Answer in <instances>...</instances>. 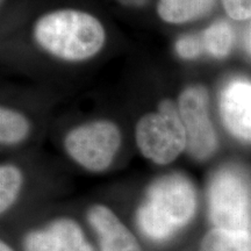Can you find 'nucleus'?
I'll list each match as a JSON object with an SVG mask.
<instances>
[{"label":"nucleus","mask_w":251,"mask_h":251,"mask_svg":"<svg viewBox=\"0 0 251 251\" xmlns=\"http://www.w3.org/2000/svg\"><path fill=\"white\" fill-rule=\"evenodd\" d=\"M196 207V192L190 181L179 175L166 176L149 188L147 201L137 212V225L151 240H168L191 221Z\"/></svg>","instance_id":"1"},{"label":"nucleus","mask_w":251,"mask_h":251,"mask_svg":"<svg viewBox=\"0 0 251 251\" xmlns=\"http://www.w3.org/2000/svg\"><path fill=\"white\" fill-rule=\"evenodd\" d=\"M35 39L50 54L69 61L96 55L105 42V30L92 15L79 11H58L41 18Z\"/></svg>","instance_id":"2"},{"label":"nucleus","mask_w":251,"mask_h":251,"mask_svg":"<svg viewBox=\"0 0 251 251\" xmlns=\"http://www.w3.org/2000/svg\"><path fill=\"white\" fill-rule=\"evenodd\" d=\"M136 142L141 152L157 164H168L186 148V131L174 103L165 100L158 113L137 122Z\"/></svg>","instance_id":"3"},{"label":"nucleus","mask_w":251,"mask_h":251,"mask_svg":"<svg viewBox=\"0 0 251 251\" xmlns=\"http://www.w3.org/2000/svg\"><path fill=\"white\" fill-rule=\"evenodd\" d=\"M209 216L215 228L249 230L251 199L249 187L237 171L224 169L211 181Z\"/></svg>","instance_id":"4"},{"label":"nucleus","mask_w":251,"mask_h":251,"mask_svg":"<svg viewBox=\"0 0 251 251\" xmlns=\"http://www.w3.org/2000/svg\"><path fill=\"white\" fill-rule=\"evenodd\" d=\"M121 143L119 128L109 121H96L69 133L65 148L69 155L91 171L108 168Z\"/></svg>","instance_id":"5"},{"label":"nucleus","mask_w":251,"mask_h":251,"mask_svg":"<svg viewBox=\"0 0 251 251\" xmlns=\"http://www.w3.org/2000/svg\"><path fill=\"white\" fill-rule=\"evenodd\" d=\"M179 115L186 131V148L198 159H206L218 147L208 113V94L203 86L187 87L179 98Z\"/></svg>","instance_id":"6"},{"label":"nucleus","mask_w":251,"mask_h":251,"mask_svg":"<svg viewBox=\"0 0 251 251\" xmlns=\"http://www.w3.org/2000/svg\"><path fill=\"white\" fill-rule=\"evenodd\" d=\"M220 113L233 136L251 143V80L234 78L220 94Z\"/></svg>","instance_id":"7"},{"label":"nucleus","mask_w":251,"mask_h":251,"mask_svg":"<svg viewBox=\"0 0 251 251\" xmlns=\"http://www.w3.org/2000/svg\"><path fill=\"white\" fill-rule=\"evenodd\" d=\"M25 247L27 251H92L79 227L70 220H59L30 234Z\"/></svg>","instance_id":"8"},{"label":"nucleus","mask_w":251,"mask_h":251,"mask_svg":"<svg viewBox=\"0 0 251 251\" xmlns=\"http://www.w3.org/2000/svg\"><path fill=\"white\" fill-rule=\"evenodd\" d=\"M89 221L98 234L101 251H141L130 231L106 207H93Z\"/></svg>","instance_id":"9"},{"label":"nucleus","mask_w":251,"mask_h":251,"mask_svg":"<svg viewBox=\"0 0 251 251\" xmlns=\"http://www.w3.org/2000/svg\"><path fill=\"white\" fill-rule=\"evenodd\" d=\"M215 0H159L158 14L170 24H184L208 13Z\"/></svg>","instance_id":"10"},{"label":"nucleus","mask_w":251,"mask_h":251,"mask_svg":"<svg viewBox=\"0 0 251 251\" xmlns=\"http://www.w3.org/2000/svg\"><path fill=\"white\" fill-rule=\"evenodd\" d=\"M201 251H251V235L249 230L214 228L203 238Z\"/></svg>","instance_id":"11"},{"label":"nucleus","mask_w":251,"mask_h":251,"mask_svg":"<svg viewBox=\"0 0 251 251\" xmlns=\"http://www.w3.org/2000/svg\"><path fill=\"white\" fill-rule=\"evenodd\" d=\"M203 48L215 58L229 55L234 46V30L227 21L220 20L212 24L202 34Z\"/></svg>","instance_id":"12"},{"label":"nucleus","mask_w":251,"mask_h":251,"mask_svg":"<svg viewBox=\"0 0 251 251\" xmlns=\"http://www.w3.org/2000/svg\"><path fill=\"white\" fill-rule=\"evenodd\" d=\"M29 125L20 113L8 108L0 111V139L5 144L18 143L26 137Z\"/></svg>","instance_id":"13"},{"label":"nucleus","mask_w":251,"mask_h":251,"mask_svg":"<svg viewBox=\"0 0 251 251\" xmlns=\"http://www.w3.org/2000/svg\"><path fill=\"white\" fill-rule=\"evenodd\" d=\"M20 171L12 165L1 166L0 170V208L6 211L13 203L21 187Z\"/></svg>","instance_id":"14"},{"label":"nucleus","mask_w":251,"mask_h":251,"mask_svg":"<svg viewBox=\"0 0 251 251\" xmlns=\"http://www.w3.org/2000/svg\"><path fill=\"white\" fill-rule=\"evenodd\" d=\"M203 48L202 40L198 36H184L180 40H178L176 45V50L183 58L192 59L196 58L202 52Z\"/></svg>","instance_id":"15"},{"label":"nucleus","mask_w":251,"mask_h":251,"mask_svg":"<svg viewBox=\"0 0 251 251\" xmlns=\"http://www.w3.org/2000/svg\"><path fill=\"white\" fill-rule=\"evenodd\" d=\"M227 14L234 20L251 19V0H222Z\"/></svg>","instance_id":"16"},{"label":"nucleus","mask_w":251,"mask_h":251,"mask_svg":"<svg viewBox=\"0 0 251 251\" xmlns=\"http://www.w3.org/2000/svg\"><path fill=\"white\" fill-rule=\"evenodd\" d=\"M244 46H246L247 51L251 55V25L248 28L246 36H244Z\"/></svg>","instance_id":"17"},{"label":"nucleus","mask_w":251,"mask_h":251,"mask_svg":"<svg viewBox=\"0 0 251 251\" xmlns=\"http://www.w3.org/2000/svg\"><path fill=\"white\" fill-rule=\"evenodd\" d=\"M119 1H120L122 5L135 6V7H137V6H142L147 0H119Z\"/></svg>","instance_id":"18"},{"label":"nucleus","mask_w":251,"mask_h":251,"mask_svg":"<svg viewBox=\"0 0 251 251\" xmlns=\"http://www.w3.org/2000/svg\"><path fill=\"white\" fill-rule=\"evenodd\" d=\"M0 251H12L7 246H5L4 243H1V247H0Z\"/></svg>","instance_id":"19"}]
</instances>
